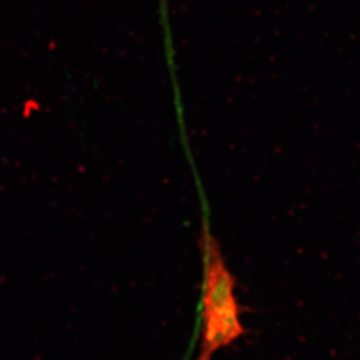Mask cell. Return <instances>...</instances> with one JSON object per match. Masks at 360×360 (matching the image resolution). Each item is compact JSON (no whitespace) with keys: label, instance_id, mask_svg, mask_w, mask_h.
<instances>
[{"label":"cell","instance_id":"6da1fadb","mask_svg":"<svg viewBox=\"0 0 360 360\" xmlns=\"http://www.w3.org/2000/svg\"><path fill=\"white\" fill-rule=\"evenodd\" d=\"M206 257V290L203 299L205 330L198 360H211L220 348L227 347L245 334L235 299V278L227 269L218 240L202 232Z\"/></svg>","mask_w":360,"mask_h":360}]
</instances>
